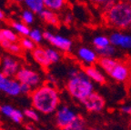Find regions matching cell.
Listing matches in <instances>:
<instances>
[{"label":"cell","instance_id":"cell-1","mask_svg":"<svg viewBox=\"0 0 131 130\" xmlns=\"http://www.w3.org/2000/svg\"><path fill=\"white\" fill-rule=\"evenodd\" d=\"M32 106L37 111L45 115L52 114L59 106L60 98L57 89L50 84H44L32 91Z\"/></svg>","mask_w":131,"mask_h":130},{"label":"cell","instance_id":"cell-2","mask_svg":"<svg viewBox=\"0 0 131 130\" xmlns=\"http://www.w3.org/2000/svg\"><path fill=\"white\" fill-rule=\"evenodd\" d=\"M68 75L69 79L66 88L72 98L81 102L94 92L93 82L86 77L83 70L72 69Z\"/></svg>","mask_w":131,"mask_h":130},{"label":"cell","instance_id":"cell-3","mask_svg":"<svg viewBox=\"0 0 131 130\" xmlns=\"http://www.w3.org/2000/svg\"><path fill=\"white\" fill-rule=\"evenodd\" d=\"M103 18L108 27L120 30L128 28L131 23V4L124 0L117 1L108 11L103 13Z\"/></svg>","mask_w":131,"mask_h":130},{"label":"cell","instance_id":"cell-4","mask_svg":"<svg viewBox=\"0 0 131 130\" xmlns=\"http://www.w3.org/2000/svg\"><path fill=\"white\" fill-rule=\"evenodd\" d=\"M15 77L19 83L29 85L33 90L40 86L42 83V78L40 75L37 72L27 67H22L19 69Z\"/></svg>","mask_w":131,"mask_h":130},{"label":"cell","instance_id":"cell-5","mask_svg":"<svg viewBox=\"0 0 131 130\" xmlns=\"http://www.w3.org/2000/svg\"><path fill=\"white\" fill-rule=\"evenodd\" d=\"M81 104L88 112L99 113L106 106V100L101 95H99L96 92H93L88 98L81 101Z\"/></svg>","mask_w":131,"mask_h":130},{"label":"cell","instance_id":"cell-6","mask_svg":"<svg viewBox=\"0 0 131 130\" xmlns=\"http://www.w3.org/2000/svg\"><path fill=\"white\" fill-rule=\"evenodd\" d=\"M78 117V115L67 106L58 107V109L56 111V123L61 129L72 124Z\"/></svg>","mask_w":131,"mask_h":130},{"label":"cell","instance_id":"cell-7","mask_svg":"<svg viewBox=\"0 0 131 130\" xmlns=\"http://www.w3.org/2000/svg\"><path fill=\"white\" fill-rule=\"evenodd\" d=\"M0 91L9 96H18L21 94V84L16 79L6 77L0 71Z\"/></svg>","mask_w":131,"mask_h":130},{"label":"cell","instance_id":"cell-8","mask_svg":"<svg viewBox=\"0 0 131 130\" xmlns=\"http://www.w3.org/2000/svg\"><path fill=\"white\" fill-rule=\"evenodd\" d=\"M43 37L52 46L63 52H69L71 50L72 41L68 37H62L60 35H54L49 31H45L43 33Z\"/></svg>","mask_w":131,"mask_h":130},{"label":"cell","instance_id":"cell-9","mask_svg":"<svg viewBox=\"0 0 131 130\" xmlns=\"http://www.w3.org/2000/svg\"><path fill=\"white\" fill-rule=\"evenodd\" d=\"M19 63L17 62L16 59L14 57H9V56H6L2 58L1 61V70L6 77H16V73L19 70Z\"/></svg>","mask_w":131,"mask_h":130},{"label":"cell","instance_id":"cell-10","mask_svg":"<svg viewBox=\"0 0 131 130\" xmlns=\"http://www.w3.org/2000/svg\"><path fill=\"white\" fill-rule=\"evenodd\" d=\"M113 79L117 82H125L129 78L130 71L124 63L118 62L109 74Z\"/></svg>","mask_w":131,"mask_h":130},{"label":"cell","instance_id":"cell-11","mask_svg":"<svg viewBox=\"0 0 131 130\" xmlns=\"http://www.w3.org/2000/svg\"><path fill=\"white\" fill-rule=\"evenodd\" d=\"M83 71L85 72L86 77L91 81H94L97 84H100V85H104L106 82L105 75L101 72V70H99L95 66H88V67L83 68Z\"/></svg>","mask_w":131,"mask_h":130},{"label":"cell","instance_id":"cell-12","mask_svg":"<svg viewBox=\"0 0 131 130\" xmlns=\"http://www.w3.org/2000/svg\"><path fill=\"white\" fill-rule=\"evenodd\" d=\"M78 56L82 61L88 64V66H92L97 63L99 58L96 50H92L88 47H80L78 51Z\"/></svg>","mask_w":131,"mask_h":130},{"label":"cell","instance_id":"cell-13","mask_svg":"<svg viewBox=\"0 0 131 130\" xmlns=\"http://www.w3.org/2000/svg\"><path fill=\"white\" fill-rule=\"evenodd\" d=\"M32 57L36 62L41 67L47 69L51 65V62L47 57V51L43 47H36L32 51Z\"/></svg>","mask_w":131,"mask_h":130},{"label":"cell","instance_id":"cell-14","mask_svg":"<svg viewBox=\"0 0 131 130\" xmlns=\"http://www.w3.org/2000/svg\"><path fill=\"white\" fill-rule=\"evenodd\" d=\"M39 16L42 20H44L47 24L50 25V26H53V27H59L60 26V19L56 11L45 8L39 14Z\"/></svg>","mask_w":131,"mask_h":130},{"label":"cell","instance_id":"cell-15","mask_svg":"<svg viewBox=\"0 0 131 130\" xmlns=\"http://www.w3.org/2000/svg\"><path fill=\"white\" fill-rule=\"evenodd\" d=\"M117 63L118 61L112 57H99L97 60V65L108 75L113 70V68L117 66Z\"/></svg>","mask_w":131,"mask_h":130},{"label":"cell","instance_id":"cell-16","mask_svg":"<svg viewBox=\"0 0 131 130\" xmlns=\"http://www.w3.org/2000/svg\"><path fill=\"white\" fill-rule=\"evenodd\" d=\"M28 10L32 11L34 14H40L46 8L44 0H24Z\"/></svg>","mask_w":131,"mask_h":130},{"label":"cell","instance_id":"cell-17","mask_svg":"<svg viewBox=\"0 0 131 130\" xmlns=\"http://www.w3.org/2000/svg\"><path fill=\"white\" fill-rule=\"evenodd\" d=\"M45 6L47 9L53 11L61 10L62 8L65 6L67 0H44Z\"/></svg>","mask_w":131,"mask_h":130},{"label":"cell","instance_id":"cell-18","mask_svg":"<svg viewBox=\"0 0 131 130\" xmlns=\"http://www.w3.org/2000/svg\"><path fill=\"white\" fill-rule=\"evenodd\" d=\"M9 41L12 43H16L18 40V37L10 29H1L0 30V43L2 41Z\"/></svg>","mask_w":131,"mask_h":130},{"label":"cell","instance_id":"cell-19","mask_svg":"<svg viewBox=\"0 0 131 130\" xmlns=\"http://www.w3.org/2000/svg\"><path fill=\"white\" fill-rule=\"evenodd\" d=\"M61 130H88V128L86 126L85 120L81 116H78V117L77 118L76 121H74L69 126L62 128Z\"/></svg>","mask_w":131,"mask_h":130},{"label":"cell","instance_id":"cell-20","mask_svg":"<svg viewBox=\"0 0 131 130\" xmlns=\"http://www.w3.org/2000/svg\"><path fill=\"white\" fill-rule=\"evenodd\" d=\"M98 57H112L116 53V47L113 45H109L100 49H95Z\"/></svg>","mask_w":131,"mask_h":130},{"label":"cell","instance_id":"cell-21","mask_svg":"<svg viewBox=\"0 0 131 130\" xmlns=\"http://www.w3.org/2000/svg\"><path fill=\"white\" fill-rule=\"evenodd\" d=\"M93 45L95 47V49H100L110 45V40H109V37L105 36H97L93 39Z\"/></svg>","mask_w":131,"mask_h":130},{"label":"cell","instance_id":"cell-22","mask_svg":"<svg viewBox=\"0 0 131 130\" xmlns=\"http://www.w3.org/2000/svg\"><path fill=\"white\" fill-rule=\"evenodd\" d=\"M11 26L16 31L18 32L20 35L24 36V37H27V36H29L30 34V29L27 27V25L23 22H12L11 23Z\"/></svg>","mask_w":131,"mask_h":130},{"label":"cell","instance_id":"cell-23","mask_svg":"<svg viewBox=\"0 0 131 130\" xmlns=\"http://www.w3.org/2000/svg\"><path fill=\"white\" fill-rule=\"evenodd\" d=\"M123 33L121 32H114L109 36V40L110 44L114 47H120L121 41L123 38Z\"/></svg>","mask_w":131,"mask_h":130},{"label":"cell","instance_id":"cell-24","mask_svg":"<svg viewBox=\"0 0 131 130\" xmlns=\"http://www.w3.org/2000/svg\"><path fill=\"white\" fill-rule=\"evenodd\" d=\"M19 44L21 45V47H23L24 49H26V50H31L33 51L34 49L36 48V44L34 42H33L32 40H31L29 37H24L22 39H20V42H19Z\"/></svg>","mask_w":131,"mask_h":130},{"label":"cell","instance_id":"cell-25","mask_svg":"<svg viewBox=\"0 0 131 130\" xmlns=\"http://www.w3.org/2000/svg\"><path fill=\"white\" fill-rule=\"evenodd\" d=\"M28 37L35 43V44H39V43L42 41V39L44 38L43 37V34L41 33L40 30L38 29H32L30 31V34H29Z\"/></svg>","mask_w":131,"mask_h":130},{"label":"cell","instance_id":"cell-26","mask_svg":"<svg viewBox=\"0 0 131 130\" xmlns=\"http://www.w3.org/2000/svg\"><path fill=\"white\" fill-rule=\"evenodd\" d=\"M24 116H25L24 113H22V112L19 111V110L14 108L12 113H11V115L9 116V118H10L12 121H14L15 123H16V124H20L23 121V119H24Z\"/></svg>","mask_w":131,"mask_h":130},{"label":"cell","instance_id":"cell-27","mask_svg":"<svg viewBox=\"0 0 131 130\" xmlns=\"http://www.w3.org/2000/svg\"><path fill=\"white\" fill-rule=\"evenodd\" d=\"M47 54V57H48L49 60L51 62V64H55L60 60V54L57 52V51L54 50L52 48H47L46 49Z\"/></svg>","mask_w":131,"mask_h":130},{"label":"cell","instance_id":"cell-28","mask_svg":"<svg viewBox=\"0 0 131 130\" xmlns=\"http://www.w3.org/2000/svg\"><path fill=\"white\" fill-rule=\"evenodd\" d=\"M6 51H8L12 55L20 56L23 52V47H21V45L18 44V43H11V45L8 47Z\"/></svg>","mask_w":131,"mask_h":130},{"label":"cell","instance_id":"cell-29","mask_svg":"<svg viewBox=\"0 0 131 130\" xmlns=\"http://www.w3.org/2000/svg\"><path fill=\"white\" fill-rule=\"evenodd\" d=\"M22 20L26 25L32 24L34 21V13L30 10H25L22 13Z\"/></svg>","mask_w":131,"mask_h":130},{"label":"cell","instance_id":"cell-30","mask_svg":"<svg viewBox=\"0 0 131 130\" xmlns=\"http://www.w3.org/2000/svg\"><path fill=\"white\" fill-rule=\"evenodd\" d=\"M120 47L125 49H131V35L129 34H124L123 38L121 41Z\"/></svg>","mask_w":131,"mask_h":130},{"label":"cell","instance_id":"cell-31","mask_svg":"<svg viewBox=\"0 0 131 130\" xmlns=\"http://www.w3.org/2000/svg\"><path fill=\"white\" fill-rule=\"evenodd\" d=\"M24 115L25 116H27V118L33 120V121H38L39 120V116L37 113V111H35L34 109H26L24 111Z\"/></svg>","mask_w":131,"mask_h":130},{"label":"cell","instance_id":"cell-32","mask_svg":"<svg viewBox=\"0 0 131 130\" xmlns=\"http://www.w3.org/2000/svg\"><path fill=\"white\" fill-rule=\"evenodd\" d=\"M13 109H14V107L9 106V105H3V106H0V111H1V113H2L3 115H5L6 116H7V117H9L10 114L12 113Z\"/></svg>","mask_w":131,"mask_h":130},{"label":"cell","instance_id":"cell-33","mask_svg":"<svg viewBox=\"0 0 131 130\" xmlns=\"http://www.w3.org/2000/svg\"><path fill=\"white\" fill-rule=\"evenodd\" d=\"M32 91H33V89L29 85H25V84H21V93L22 94H25V95H31Z\"/></svg>","mask_w":131,"mask_h":130},{"label":"cell","instance_id":"cell-34","mask_svg":"<svg viewBox=\"0 0 131 130\" xmlns=\"http://www.w3.org/2000/svg\"><path fill=\"white\" fill-rule=\"evenodd\" d=\"M73 15L71 14V13H68V14H66L65 17H64V24H66L67 26H69L70 24H71L72 22H73Z\"/></svg>","mask_w":131,"mask_h":130},{"label":"cell","instance_id":"cell-35","mask_svg":"<svg viewBox=\"0 0 131 130\" xmlns=\"http://www.w3.org/2000/svg\"><path fill=\"white\" fill-rule=\"evenodd\" d=\"M89 1L92 3L93 5H95V6H101V7H102V6H104V5L106 4L108 0H89Z\"/></svg>","mask_w":131,"mask_h":130},{"label":"cell","instance_id":"cell-36","mask_svg":"<svg viewBox=\"0 0 131 130\" xmlns=\"http://www.w3.org/2000/svg\"><path fill=\"white\" fill-rule=\"evenodd\" d=\"M121 112H123L124 114L128 115V116H131V106L128 105V106H123L122 107L120 108Z\"/></svg>","mask_w":131,"mask_h":130},{"label":"cell","instance_id":"cell-37","mask_svg":"<svg viewBox=\"0 0 131 130\" xmlns=\"http://www.w3.org/2000/svg\"><path fill=\"white\" fill-rule=\"evenodd\" d=\"M11 43L12 42H9V41H6V40H5V41H2V42L0 43V45H1V47H3L4 49H7L8 48V47L11 45Z\"/></svg>","mask_w":131,"mask_h":130},{"label":"cell","instance_id":"cell-38","mask_svg":"<svg viewBox=\"0 0 131 130\" xmlns=\"http://www.w3.org/2000/svg\"><path fill=\"white\" fill-rule=\"evenodd\" d=\"M5 18V14L1 9H0V20H3Z\"/></svg>","mask_w":131,"mask_h":130},{"label":"cell","instance_id":"cell-39","mask_svg":"<svg viewBox=\"0 0 131 130\" xmlns=\"http://www.w3.org/2000/svg\"><path fill=\"white\" fill-rule=\"evenodd\" d=\"M26 127H27V130H34V127H33L32 126H30V125H27V126H26Z\"/></svg>","mask_w":131,"mask_h":130},{"label":"cell","instance_id":"cell-40","mask_svg":"<svg viewBox=\"0 0 131 130\" xmlns=\"http://www.w3.org/2000/svg\"><path fill=\"white\" fill-rule=\"evenodd\" d=\"M89 130H104V129H102V128H100V127H92V128H90Z\"/></svg>","mask_w":131,"mask_h":130},{"label":"cell","instance_id":"cell-41","mask_svg":"<svg viewBox=\"0 0 131 130\" xmlns=\"http://www.w3.org/2000/svg\"><path fill=\"white\" fill-rule=\"evenodd\" d=\"M13 1H15V2H17V3H20V2H22V1H24V0H13Z\"/></svg>","mask_w":131,"mask_h":130},{"label":"cell","instance_id":"cell-42","mask_svg":"<svg viewBox=\"0 0 131 130\" xmlns=\"http://www.w3.org/2000/svg\"><path fill=\"white\" fill-rule=\"evenodd\" d=\"M124 1H126V2L129 3V4H131V0H124Z\"/></svg>","mask_w":131,"mask_h":130},{"label":"cell","instance_id":"cell-43","mask_svg":"<svg viewBox=\"0 0 131 130\" xmlns=\"http://www.w3.org/2000/svg\"><path fill=\"white\" fill-rule=\"evenodd\" d=\"M128 29L131 31V23H130V25H129V27H128Z\"/></svg>","mask_w":131,"mask_h":130},{"label":"cell","instance_id":"cell-44","mask_svg":"<svg viewBox=\"0 0 131 130\" xmlns=\"http://www.w3.org/2000/svg\"><path fill=\"white\" fill-rule=\"evenodd\" d=\"M129 127L131 128V119H130V121H129Z\"/></svg>","mask_w":131,"mask_h":130},{"label":"cell","instance_id":"cell-45","mask_svg":"<svg viewBox=\"0 0 131 130\" xmlns=\"http://www.w3.org/2000/svg\"><path fill=\"white\" fill-rule=\"evenodd\" d=\"M38 130H46V129H38Z\"/></svg>","mask_w":131,"mask_h":130},{"label":"cell","instance_id":"cell-46","mask_svg":"<svg viewBox=\"0 0 131 130\" xmlns=\"http://www.w3.org/2000/svg\"><path fill=\"white\" fill-rule=\"evenodd\" d=\"M0 30H1V29H0Z\"/></svg>","mask_w":131,"mask_h":130}]
</instances>
